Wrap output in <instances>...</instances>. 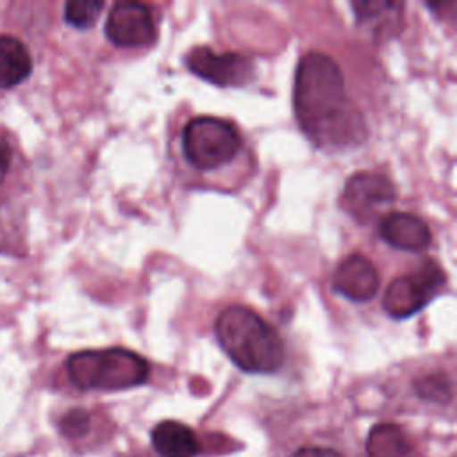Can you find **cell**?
<instances>
[{"instance_id":"6da1fadb","label":"cell","mask_w":457,"mask_h":457,"mask_svg":"<svg viewBox=\"0 0 457 457\" xmlns=\"http://www.w3.org/2000/svg\"><path fill=\"white\" fill-rule=\"evenodd\" d=\"M293 109L302 132L318 148L337 152L368 137L361 109L346 95L345 77L334 57L307 52L295 71Z\"/></svg>"},{"instance_id":"7a4b0ae2","label":"cell","mask_w":457,"mask_h":457,"mask_svg":"<svg viewBox=\"0 0 457 457\" xmlns=\"http://www.w3.org/2000/svg\"><path fill=\"white\" fill-rule=\"evenodd\" d=\"M214 334L221 350L245 373H275L284 364L282 337L248 307L223 309L214 321Z\"/></svg>"},{"instance_id":"3957f363","label":"cell","mask_w":457,"mask_h":457,"mask_svg":"<svg viewBox=\"0 0 457 457\" xmlns=\"http://www.w3.org/2000/svg\"><path fill=\"white\" fill-rule=\"evenodd\" d=\"M66 373L80 391H123L145 384L150 364L127 348H98L71 353Z\"/></svg>"},{"instance_id":"277c9868","label":"cell","mask_w":457,"mask_h":457,"mask_svg":"<svg viewBox=\"0 0 457 457\" xmlns=\"http://www.w3.org/2000/svg\"><path fill=\"white\" fill-rule=\"evenodd\" d=\"M237 129L221 118L196 116L182 129V152L187 162L202 171L216 170L241 150Z\"/></svg>"},{"instance_id":"5b68a950","label":"cell","mask_w":457,"mask_h":457,"mask_svg":"<svg viewBox=\"0 0 457 457\" xmlns=\"http://www.w3.org/2000/svg\"><path fill=\"white\" fill-rule=\"evenodd\" d=\"M445 280L443 268L428 259L416 271L396 277L387 286L382 307L395 320L411 318L443 289Z\"/></svg>"},{"instance_id":"8992f818","label":"cell","mask_w":457,"mask_h":457,"mask_svg":"<svg viewBox=\"0 0 457 457\" xmlns=\"http://www.w3.org/2000/svg\"><path fill=\"white\" fill-rule=\"evenodd\" d=\"M186 64L196 77L220 87H243L255 79V64L237 52L218 54L209 46H195L186 55Z\"/></svg>"},{"instance_id":"52a82bcc","label":"cell","mask_w":457,"mask_h":457,"mask_svg":"<svg viewBox=\"0 0 457 457\" xmlns=\"http://www.w3.org/2000/svg\"><path fill=\"white\" fill-rule=\"evenodd\" d=\"M107 39L121 48L152 45L157 32L150 7L141 2H116L105 20Z\"/></svg>"},{"instance_id":"ba28073f","label":"cell","mask_w":457,"mask_h":457,"mask_svg":"<svg viewBox=\"0 0 457 457\" xmlns=\"http://www.w3.org/2000/svg\"><path fill=\"white\" fill-rule=\"evenodd\" d=\"M396 198L395 184L382 173L357 171L353 173L343 189L341 205L357 221L366 223L378 207L393 204Z\"/></svg>"},{"instance_id":"9c48e42d","label":"cell","mask_w":457,"mask_h":457,"mask_svg":"<svg viewBox=\"0 0 457 457\" xmlns=\"http://www.w3.org/2000/svg\"><path fill=\"white\" fill-rule=\"evenodd\" d=\"M378 273L370 259L361 253L348 255L336 270L334 289L352 302H368L378 291Z\"/></svg>"},{"instance_id":"30bf717a","label":"cell","mask_w":457,"mask_h":457,"mask_svg":"<svg viewBox=\"0 0 457 457\" xmlns=\"http://www.w3.org/2000/svg\"><path fill=\"white\" fill-rule=\"evenodd\" d=\"M380 237L393 248L405 252H421L430 245L428 225L409 212H389L380 220Z\"/></svg>"},{"instance_id":"8fae6325","label":"cell","mask_w":457,"mask_h":457,"mask_svg":"<svg viewBox=\"0 0 457 457\" xmlns=\"http://www.w3.org/2000/svg\"><path fill=\"white\" fill-rule=\"evenodd\" d=\"M150 443L161 457H198L202 445L198 434L177 420H162L150 430Z\"/></svg>"},{"instance_id":"7c38bea8","label":"cell","mask_w":457,"mask_h":457,"mask_svg":"<svg viewBox=\"0 0 457 457\" xmlns=\"http://www.w3.org/2000/svg\"><path fill=\"white\" fill-rule=\"evenodd\" d=\"M32 71V57L27 45L11 34H0V87L11 89L21 84Z\"/></svg>"},{"instance_id":"4fadbf2b","label":"cell","mask_w":457,"mask_h":457,"mask_svg":"<svg viewBox=\"0 0 457 457\" xmlns=\"http://www.w3.org/2000/svg\"><path fill=\"white\" fill-rule=\"evenodd\" d=\"M416 395L430 403L446 405L452 400V382L445 373L421 375L414 380Z\"/></svg>"},{"instance_id":"5bb4252c","label":"cell","mask_w":457,"mask_h":457,"mask_svg":"<svg viewBox=\"0 0 457 457\" xmlns=\"http://www.w3.org/2000/svg\"><path fill=\"white\" fill-rule=\"evenodd\" d=\"M284 457H348V452L343 443L307 439L302 443L287 445Z\"/></svg>"},{"instance_id":"9a60e30c","label":"cell","mask_w":457,"mask_h":457,"mask_svg":"<svg viewBox=\"0 0 457 457\" xmlns=\"http://www.w3.org/2000/svg\"><path fill=\"white\" fill-rule=\"evenodd\" d=\"M59 432L70 441H82L89 437L93 430V416L89 411L75 407L66 411L57 421Z\"/></svg>"},{"instance_id":"2e32d148","label":"cell","mask_w":457,"mask_h":457,"mask_svg":"<svg viewBox=\"0 0 457 457\" xmlns=\"http://www.w3.org/2000/svg\"><path fill=\"white\" fill-rule=\"evenodd\" d=\"M102 9L104 2L100 0H70L64 5V20L71 27L87 29L96 21Z\"/></svg>"},{"instance_id":"e0dca14e","label":"cell","mask_w":457,"mask_h":457,"mask_svg":"<svg viewBox=\"0 0 457 457\" xmlns=\"http://www.w3.org/2000/svg\"><path fill=\"white\" fill-rule=\"evenodd\" d=\"M11 157H12V150L11 145L7 143V139L0 134V184L4 182L9 166H11Z\"/></svg>"},{"instance_id":"ac0fdd59","label":"cell","mask_w":457,"mask_h":457,"mask_svg":"<svg viewBox=\"0 0 457 457\" xmlns=\"http://www.w3.org/2000/svg\"><path fill=\"white\" fill-rule=\"evenodd\" d=\"M123 457H152V455L146 453V452H132V453H127Z\"/></svg>"}]
</instances>
